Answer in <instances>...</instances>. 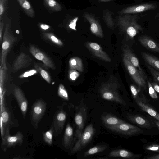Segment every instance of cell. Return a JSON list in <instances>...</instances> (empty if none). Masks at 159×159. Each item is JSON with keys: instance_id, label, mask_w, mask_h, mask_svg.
<instances>
[{"instance_id": "cell-1", "label": "cell", "mask_w": 159, "mask_h": 159, "mask_svg": "<svg viewBox=\"0 0 159 159\" xmlns=\"http://www.w3.org/2000/svg\"><path fill=\"white\" fill-rule=\"evenodd\" d=\"M119 16L118 25L120 30L131 39H133L142 27L137 23L138 16L126 14Z\"/></svg>"}, {"instance_id": "cell-2", "label": "cell", "mask_w": 159, "mask_h": 159, "mask_svg": "<svg viewBox=\"0 0 159 159\" xmlns=\"http://www.w3.org/2000/svg\"><path fill=\"white\" fill-rule=\"evenodd\" d=\"M16 39L11 30V24L7 23L3 36L0 57L1 66L6 70L7 68L6 63L7 55Z\"/></svg>"}, {"instance_id": "cell-3", "label": "cell", "mask_w": 159, "mask_h": 159, "mask_svg": "<svg viewBox=\"0 0 159 159\" xmlns=\"http://www.w3.org/2000/svg\"><path fill=\"white\" fill-rule=\"evenodd\" d=\"M101 97L104 100L114 102L125 106L126 103L118 93L116 84L111 83L104 84L99 89Z\"/></svg>"}, {"instance_id": "cell-4", "label": "cell", "mask_w": 159, "mask_h": 159, "mask_svg": "<svg viewBox=\"0 0 159 159\" xmlns=\"http://www.w3.org/2000/svg\"><path fill=\"white\" fill-rule=\"evenodd\" d=\"M95 132L93 125H88L70 151L71 154H74L81 150L91 140Z\"/></svg>"}, {"instance_id": "cell-5", "label": "cell", "mask_w": 159, "mask_h": 159, "mask_svg": "<svg viewBox=\"0 0 159 159\" xmlns=\"http://www.w3.org/2000/svg\"><path fill=\"white\" fill-rule=\"evenodd\" d=\"M9 129L8 126L2 137L1 148L5 152L11 147L16 145L20 146L23 141V136L20 131H18L15 135L12 136L10 135Z\"/></svg>"}, {"instance_id": "cell-6", "label": "cell", "mask_w": 159, "mask_h": 159, "mask_svg": "<svg viewBox=\"0 0 159 159\" xmlns=\"http://www.w3.org/2000/svg\"><path fill=\"white\" fill-rule=\"evenodd\" d=\"M46 110V104L42 100H38L33 104L31 110L30 119L32 125L35 129L44 115Z\"/></svg>"}, {"instance_id": "cell-7", "label": "cell", "mask_w": 159, "mask_h": 159, "mask_svg": "<svg viewBox=\"0 0 159 159\" xmlns=\"http://www.w3.org/2000/svg\"><path fill=\"white\" fill-rule=\"evenodd\" d=\"M107 128L114 132L129 136L139 134L143 132V130L141 129L136 126L126 123L125 121Z\"/></svg>"}, {"instance_id": "cell-8", "label": "cell", "mask_w": 159, "mask_h": 159, "mask_svg": "<svg viewBox=\"0 0 159 159\" xmlns=\"http://www.w3.org/2000/svg\"><path fill=\"white\" fill-rule=\"evenodd\" d=\"M124 64L129 75L137 84L139 89L146 88L145 80L140 74L138 70L127 59L123 57Z\"/></svg>"}, {"instance_id": "cell-9", "label": "cell", "mask_w": 159, "mask_h": 159, "mask_svg": "<svg viewBox=\"0 0 159 159\" xmlns=\"http://www.w3.org/2000/svg\"><path fill=\"white\" fill-rule=\"evenodd\" d=\"M87 116V110L84 107L78 109L75 114L74 120L76 126L75 137L78 139L80 137L83 132Z\"/></svg>"}, {"instance_id": "cell-10", "label": "cell", "mask_w": 159, "mask_h": 159, "mask_svg": "<svg viewBox=\"0 0 159 159\" xmlns=\"http://www.w3.org/2000/svg\"><path fill=\"white\" fill-rule=\"evenodd\" d=\"M66 118V113L63 110H60L56 113L52 124L54 128V133L56 137L61 133Z\"/></svg>"}, {"instance_id": "cell-11", "label": "cell", "mask_w": 159, "mask_h": 159, "mask_svg": "<svg viewBox=\"0 0 159 159\" xmlns=\"http://www.w3.org/2000/svg\"><path fill=\"white\" fill-rule=\"evenodd\" d=\"M29 50L35 58L42 61L46 66L51 69H55L56 66L53 61L44 53L33 45L30 46Z\"/></svg>"}, {"instance_id": "cell-12", "label": "cell", "mask_w": 159, "mask_h": 159, "mask_svg": "<svg viewBox=\"0 0 159 159\" xmlns=\"http://www.w3.org/2000/svg\"><path fill=\"white\" fill-rule=\"evenodd\" d=\"M122 52L123 57L127 59L136 68L140 74L145 80L147 79V75L141 67L138 59L130 50L128 45H125L123 47Z\"/></svg>"}, {"instance_id": "cell-13", "label": "cell", "mask_w": 159, "mask_h": 159, "mask_svg": "<svg viewBox=\"0 0 159 159\" xmlns=\"http://www.w3.org/2000/svg\"><path fill=\"white\" fill-rule=\"evenodd\" d=\"M86 46L88 49L95 56L107 62H110L111 59L107 53L103 51L101 46L97 43H86Z\"/></svg>"}, {"instance_id": "cell-14", "label": "cell", "mask_w": 159, "mask_h": 159, "mask_svg": "<svg viewBox=\"0 0 159 159\" xmlns=\"http://www.w3.org/2000/svg\"><path fill=\"white\" fill-rule=\"evenodd\" d=\"M32 60L28 54L21 53L13 63V71L16 72L23 68L27 67L30 65Z\"/></svg>"}, {"instance_id": "cell-15", "label": "cell", "mask_w": 159, "mask_h": 159, "mask_svg": "<svg viewBox=\"0 0 159 159\" xmlns=\"http://www.w3.org/2000/svg\"><path fill=\"white\" fill-rule=\"evenodd\" d=\"M13 93L17 101L23 117L25 119L28 107L27 101L22 90L19 88H15L13 89Z\"/></svg>"}, {"instance_id": "cell-16", "label": "cell", "mask_w": 159, "mask_h": 159, "mask_svg": "<svg viewBox=\"0 0 159 159\" xmlns=\"http://www.w3.org/2000/svg\"><path fill=\"white\" fill-rule=\"evenodd\" d=\"M84 16L90 24V30L92 33L97 36L103 38L104 35L102 29L98 20L93 16L88 13H85Z\"/></svg>"}, {"instance_id": "cell-17", "label": "cell", "mask_w": 159, "mask_h": 159, "mask_svg": "<svg viewBox=\"0 0 159 159\" xmlns=\"http://www.w3.org/2000/svg\"><path fill=\"white\" fill-rule=\"evenodd\" d=\"M156 8L154 4L147 3L136 5L127 7L122 10L120 12L121 15L126 14H134L142 12Z\"/></svg>"}, {"instance_id": "cell-18", "label": "cell", "mask_w": 159, "mask_h": 159, "mask_svg": "<svg viewBox=\"0 0 159 159\" xmlns=\"http://www.w3.org/2000/svg\"><path fill=\"white\" fill-rule=\"evenodd\" d=\"M139 42L146 49L151 51L159 53V44L153 39L147 36H140Z\"/></svg>"}, {"instance_id": "cell-19", "label": "cell", "mask_w": 159, "mask_h": 159, "mask_svg": "<svg viewBox=\"0 0 159 159\" xmlns=\"http://www.w3.org/2000/svg\"><path fill=\"white\" fill-rule=\"evenodd\" d=\"M141 155L134 154L128 151L123 149L114 150L111 151L108 156L112 157H121L125 159H135L140 157Z\"/></svg>"}, {"instance_id": "cell-20", "label": "cell", "mask_w": 159, "mask_h": 159, "mask_svg": "<svg viewBox=\"0 0 159 159\" xmlns=\"http://www.w3.org/2000/svg\"><path fill=\"white\" fill-rule=\"evenodd\" d=\"M73 139V129L70 124L68 123L65 129L62 141L63 145L66 149H68L70 148Z\"/></svg>"}, {"instance_id": "cell-21", "label": "cell", "mask_w": 159, "mask_h": 159, "mask_svg": "<svg viewBox=\"0 0 159 159\" xmlns=\"http://www.w3.org/2000/svg\"><path fill=\"white\" fill-rule=\"evenodd\" d=\"M101 120L103 125L107 128L124 121L121 119L109 114L102 116Z\"/></svg>"}, {"instance_id": "cell-22", "label": "cell", "mask_w": 159, "mask_h": 159, "mask_svg": "<svg viewBox=\"0 0 159 159\" xmlns=\"http://www.w3.org/2000/svg\"><path fill=\"white\" fill-rule=\"evenodd\" d=\"M127 119L131 122L139 125L141 127L149 128L151 127L150 122L146 119L140 116L136 115H128Z\"/></svg>"}, {"instance_id": "cell-23", "label": "cell", "mask_w": 159, "mask_h": 159, "mask_svg": "<svg viewBox=\"0 0 159 159\" xmlns=\"http://www.w3.org/2000/svg\"><path fill=\"white\" fill-rule=\"evenodd\" d=\"M142 56L145 62L159 72V59L149 53L142 52Z\"/></svg>"}, {"instance_id": "cell-24", "label": "cell", "mask_w": 159, "mask_h": 159, "mask_svg": "<svg viewBox=\"0 0 159 159\" xmlns=\"http://www.w3.org/2000/svg\"><path fill=\"white\" fill-rule=\"evenodd\" d=\"M136 102L140 107L157 120L159 121V113L148 105L143 103L139 99H136Z\"/></svg>"}, {"instance_id": "cell-25", "label": "cell", "mask_w": 159, "mask_h": 159, "mask_svg": "<svg viewBox=\"0 0 159 159\" xmlns=\"http://www.w3.org/2000/svg\"><path fill=\"white\" fill-rule=\"evenodd\" d=\"M69 65L70 69L81 72L84 71L82 61L79 57H75L71 58L69 61Z\"/></svg>"}, {"instance_id": "cell-26", "label": "cell", "mask_w": 159, "mask_h": 159, "mask_svg": "<svg viewBox=\"0 0 159 159\" xmlns=\"http://www.w3.org/2000/svg\"><path fill=\"white\" fill-rule=\"evenodd\" d=\"M26 14L30 17H34L35 13L32 7L27 0H17Z\"/></svg>"}, {"instance_id": "cell-27", "label": "cell", "mask_w": 159, "mask_h": 159, "mask_svg": "<svg viewBox=\"0 0 159 159\" xmlns=\"http://www.w3.org/2000/svg\"><path fill=\"white\" fill-rule=\"evenodd\" d=\"M1 104V116L4 128L8 124L10 120V114L6 108L3 100H2Z\"/></svg>"}, {"instance_id": "cell-28", "label": "cell", "mask_w": 159, "mask_h": 159, "mask_svg": "<svg viewBox=\"0 0 159 159\" xmlns=\"http://www.w3.org/2000/svg\"><path fill=\"white\" fill-rule=\"evenodd\" d=\"M107 147L106 145H99L94 146L85 152L83 156L87 157L102 152L106 149Z\"/></svg>"}, {"instance_id": "cell-29", "label": "cell", "mask_w": 159, "mask_h": 159, "mask_svg": "<svg viewBox=\"0 0 159 159\" xmlns=\"http://www.w3.org/2000/svg\"><path fill=\"white\" fill-rule=\"evenodd\" d=\"M43 34L45 39L55 45L59 46H61L63 45V43L62 41L56 37L53 33H43Z\"/></svg>"}, {"instance_id": "cell-30", "label": "cell", "mask_w": 159, "mask_h": 159, "mask_svg": "<svg viewBox=\"0 0 159 159\" xmlns=\"http://www.w3.org/2000/svg\"><path fill=\"white\" fill-rule=\"evenodd\" d=\"M45 6L49 9L55 11L61 10L62 7L55 0H43Z\"/></svg>"}, {"instance_id": "cell-31", "label": "cell", "mask_w": 159, "mask_h": 159, "mask_svg": "<svg viewBox=\"0 0 159 159\" xmlns=\"http://www.w3.org/2000/svg\"><path fill=\"white\" fill-rule=\"evenodd\" d=\"M54 133V128L52 125L50 129L43 134L44 142L50 145H51L52 143L53 135Z\"/></svg>"}, {"instance_id": "cell-32", "label": "cell", "mask_w": 159, "mask_h": 159, "mask_svg": "<svg viewBox=\"0 0 159 159\" xmlns=\"http://www.w3.org/2000/svg\"><path fill=\"white\" fill-rule=\"evenodd\" d=\"M34 66L37 71L40 73L43 78L47 82L50 84L51 82V78L48 73L36 63H34Z\"/></svg>"}, {"instance_id": "cell-33", "label": "cell", "mask_w": 159, "mask_h": 159, "mask_svg": "<svg viewBox=\"0 0 159 159\" xmlns=\"http://www.w3.org/2000/svg\"><path fill=\"white\" fill-rule=\"evenodd\" d=\"M58 95L59 97L65 100L68 101L69 100L68 92L64 86L62 84H60L59 86Z\"/></svg>"}, {"instance_id": "cell-34", "label": "cell", "mask_w": 159, "mask_h": 159, "mask_svg": "<svg viewBox=\"0 0 159 159\" xmlns=\"http://www.w3.org/2000/svg\"><path fill=\"white\" fill-rule=\"evenodd\" d=\"M103 18L107 26L111 29L113 28L114 23L111 14L109 12H106L103 14Z\"/></svg>"}, {"instance_id": "cell-35", "label": "cell", "mask_w": 159, "mask_h": 159, "mask_svg": "<svg viewBox=\"0 0 159 159\" xmlns=\"http://www.w3.org/2000/svg\"><path fill=\"white\" fill-rule=\"evenodd\" d=\"M145 65L152 75L155 80L159 83V72L154 69L147 63H146Z\"/></svg>"}, {"instance_id": "cell-36", "label": "cell", "mask_w": 159, "mask_h": 159, "mask_svg": "<svg viewBox=\"0 0 159 159\" xmlns=\"http://www.w3.org/2000/svg\"><path fill=\"white\" fill-rule=\"evenodd\" d=\"M80 73L76 70L70 69L68 72V77L71 81H74L80 76Z\"/></svg>"}, {"instance_id": "cell-37", "label": "cell", "mask_w": 159, "mask_h": 159, "mask_svg": "<svg viewBox=\"0 0 159 159\" xmlns=\"http://www.w3.org/2000/svg\"><path fill=\"white\" fill-rule=\"evenodd\" d=\"M8 0H0V21L7 6Z\"/></svg>"}, {"instance_id": "cell-38", "label": "cell", "mask_w": 159, "mask_h": 159, "mask_svg": "<svg viewBox=\"0 0 159 159\" xmlns=\"http://www.w3.org/2000/svg\"><path fill=\"white\" fill-rule=\"evenodd\" d=\"M148 92L150 96L153 99H157L158 96L152 87L151 83L149 81H148Z\"/></svg>"}, {"instance_id": "cell-39", "label": "cell", "mask_w": 159, "mask_h": 159, "mask_svg": "<svg viewBox=\"0 0 159 159\" xmlns=\"http://www.w3.org/2000/svg\"><path fill=\"white\" fill-rule=\"evenodd\" d=\"M130 89L132 95V96L134 99L139 98L138 97V93L140 91V89H137L134 85L131 84L130 85Z\"/></svg>"}, {"instance_id": "cell-40", "label": "cell", "mask_w": 159, "mask_h": 159, "mask_svg": "<svg viewBox=\"0 0 159 159\" xmlns=\"http://www.w3.org/2000/svg\"><path fill=\"white\" fill-rule=\"evenodd\" d=\"M37 73V70L34 69L31 70L21 74L19 76L20 78H24L31 76L36 74Z\"/></svg>"}, {"instance_id": "cell-41", "label": "cell", "mask_w": 159, "mask_h": 159, "mask_svg": "<svg viewBox=\"0 0 159 159\" xmlns=\"http://www.w3.org/2000/svg\"><path fill=\"white\" fill-rule=\"evenodd\" d=\"M145 149L148 151L159 152V145L151 144L146 147Z\"/></svg>"}, {"instance_id": "cell-42", "label": "cell", "mask_w": 159, "mask_h": 159, "mask_svg": "<svg viewBox=\"0 0 159 159\" xmlns=\"http://www.w3.org/2000/svg\"><path fill=\"white\" fill-rule=\"evenodd\" d=\"M78 19V17H75L70 22L69 25V27L70 29L75 31L77 30L76 28V23Z\"/></svg>"}, {"instance_id": "cell-43", "label": "cell", "mask_w": 159, "mask_h": 159, "mask_svg": "<svg viewBox=\"0 0 159 159\" xmlns=\"http://www.w3.org/2000/svg\"><path fill=\"white\" fill-rule=\"evenodd\" d=\"M39 25L40 28L43 31L49 30L51 29L49 25L45 24L40 23Z\"/></svg>"}, {"instance_id": "cell-44", "label": "cell", "mask_w": 159, "mask_h": 159, "mask_svg": "<svg viewBox=\"0 0 159 159\" xmlns=\"http://www.w3.org/2000/svg\"><path fill=\"white\" fill-rule=\"evenodd\" d=\"M4 27V23L3 20L0 21V43H1L2 40V34L3 29Z\"/></svg>"}, {"instance_id": "cell-45", "label": "cell", "mask_w": 159, "mask_h": 159, "mask_svg": "<svg viewBox=\"0 0 159 159\" xmlns=\"http://www.w3.org/2000/svg\"><path fill=\"white\" fill-rule=\"evenodd\" d=\"M151 84L156 92L159 93V85L155 82H152Z\"/></svg>"}, {"instance_id": "cell-46", "label": "cell", "mask_w": 159, "mask_h": 159, "mask_svg": "<svg viewBox=\"0 0 159 159\" xmlns=\"http://www.w3.org/2000/svg\"><path fill=\"white\" fill-rule=\"evenodd\" d=\"M146 159H159V154L147 157L144 158Z\"/></svg>"}, {"instance_id": "cell-47", "label": "cell", "mask_w": 159, "mask_h": 159, "mask_svg": "<svg viewBox=\"0 0 159 159\" xmlns=\"http://www.w3.org/2000/svg\"><path fill=\"white\" fill-rule=\"evenodd\" d=\"M155 122L156 125L159 128V121L157 120L155 121Z\"/></svg>"}, {"instance_id": "cell-48", "label": "cell", "mask_w": 159, "mask_h": 159, "mask_svg": "<svg viewBox=\"0 0 159 159\" xmlns=\"http://www.w3.org/2000/svg\"><path fill=\"white\" fill-rule=\"evenodd\" d=\"M98 0L101 1V2H105L108 1H111V0Z\"/></svg>"}]
</instances>
